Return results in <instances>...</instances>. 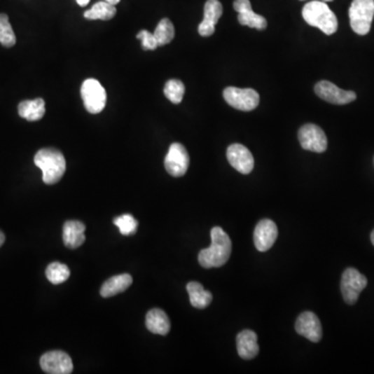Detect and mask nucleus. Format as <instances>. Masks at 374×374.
Instances as JSON below:
<instances>
[{"mask_svg": "<svg viewBox=\"0 0 374 374\" xmlns=\"http://www.w3.org/2000/svg\"><path fill=\"white\" fill-rule=\"evenodd\" d=\"M4 242H6V236H4V234L0 231V248H1V246L4 244Z\"/></svg>", "mask_w": 374, "mask_h": 374, "instance_id": "31", "label": "nucleus"}, {"mask_svg": "<svg viewBox=\"0 0 374 374\" xmlns=\"http://www.w3.org/2000/svg\"><path fill=\"white\" fill-rule=\"evenodd\" d=\"M298 141L303 149L322 153L328 148L326 133L317 125L306 124L298 130Z\"/></svg>", "mask_w": 374, "mask_h": 374, "instance_id": "8", "label": "nucleus"}, {"mask_svg": "<svg viewBox=\"0 0 374 374\" xmlns=\"http://www.w3.org/2000/svg\"><path fill=\"white\" fill-rule=\"evenodd\" d=\"M223 98L230 106L242 111H254L259 105V94L253 89L230 87L223 91Z\"/></svg>", "mask_w": 374, "mask_h": 374, "instance_id": "7", "label": "nucleus"}, {"mask_svg": "<svg viewBox=\"0 0 374 374\" xmlns=\"http://www.w3.org/2000/svg\"><path fill=\"white\" fill-rule=\"evenodd\" d=\"M105 1L109 2V4H113V6H117L121 0H105Z\"/></svg>", "mask_w": 374, "mask_h": 374, "instance_id": "32", "label": "nucleus"}, {"mask_svg": "<svg viewBox=\"0 0 374 374\" xmlns=\"http://www.w3.org/2000/svg\"><path fill=\"white\" fill-rule=\"evenodd\" d=\"M227 158L230 165L244 175H248L254 169V157L248 148L240 144H233L227 150Z\"/></svg>", "mask_w": 374, "mask_h": 374, "instance_id": "14", "label": "nucleus"}, {"mask_svg": "<svg viewBox=\"0 0 374 374\" xmlns=\"http://www.w3.org/2000/svg\"><path fill=\"white\" fill-rule=\"evenodd\" d=\"M34 165L43 173V181L48 186L57 183L66 172V159L61 151L53 148H45L36 152Z\"/></svg>", "mask_w": 374, "mask_h": 374, "instance_id": "2", "label": "nucleus"}, {"mask_svg": "<svg viewBox=\"0 0 374 374\" xmlns=\"http://www.w3.org/2000/svg\"><path fill=\"white\" fill-rule=\"evenodd\" d=\"M223 15V6L219 0H207L204 6V19L200 23L199 34L202 36H210L216 31L219 18Z\"/></svg>", "mask_w": 374, "mask_h": 374, "instance_id": "16", "label": "nucleus"}, {"mask_svg": "<svg viewBox=\"0 0 374 374\" xmlns=\"http://www.w3.org/2000/svg\"><path fill=\"white\" fill-rule=\"evenodd\" d=\"M303 18L309 25L317 27L328 36L335 34L338 29L336 15L328 8L326 2L321 0L308 2L303 8Z\"/></svg>", "mask_w": 374, "mask_h": 374, "instance_id": "3", "label": "nucleus"}, {"mask_svg": "<svg viewBox=\"0 0 374 374\" xmlns=\"http://www.w3.org/2000/svg\"><path fill=\"white\" fill-rule=\"evenodd\" d=\"M85 226L79 221H68L64 223L62 230V240L64 246L70 249H77L85 242Z\"/></svg>", "mask_w": 374, "mask_h": 374, "instance_id": "17", "label": "nucleus"}, {"mask_svg": "<svg viewBox=\"0 0 374 374\" xmlns=\"http://www.w3.org/2000/svg\"><path fill=\"white\" fill-rule=\"evenodd\" d=\"M153 34L155 36L158 47L165 46L173 41L174 36H175V27L169 19L163 18L157 25Z\"/></svg>", "mask_w": 374, "mask_h": 374, "instance_id": "24", "label": "nucleus"}, {"mask_svg": "<svg viewBox=\"0 0 374 374\" xmlns=\"http://www.w3.org/2000/svg\"><path fill=\"white\" fill-rule=\"evenodd\" d=\"M212 246L199 253L202 268H214L225 265L232 253V242L221 227H214L210 232Z\"/></svg>", "mask_w": 374, "mask_h": 374, "instance_id": "1", "label": "nucleus"}, {"mask_svg": "<svg viewBox=\"0 0 374 374\" xmlns=\"http://www.w3.org/2000/svg\"><path fill=\"white\" fill-rule=\"evenodd\" d=\"M46 277L50 283L53 285H60L68 280L70 277V270L66 264H62L61 262H53L49 264L48 268H46Z\"/></svg>", "mask_w": 374, "mask_h": 374, "instance_id": "25", "label": "nucleus"}, {"mask_svg": "<svg viewBox=\"0 0 374 374\" xmlns=\"http://www.w3.org/2000/svg\"><path fill=\"white\" fill-rule=\"evenodd\" d=\"M315 93L322 100L336 105L348 104L356 98L354 92L344 91V90L339 89L334 83L326 81H319L315 85Z\"/></svg>", "mask_w": 374, "mask_h": 374, "instance_id": "11", "label": "nucleus"}, {"mask_svg": "<svg viewBox=\"0 0 374 374\" xmlns=\"http://www.w3.org/2000/svg\"><path fill=\"white\" fill-rule=\"evenodd\" d=\"M113 223L119 228L120 232L124 236H131L135 234L137 226H139L137 219L133 218L131 214H123V216L115 219Z\"/></svg>", "mask_w": 374, "mask_h": 374, "instance_id": "28", "label": "nucleus"}, {"mask_svg": "<svg viewBox=\"0 0 374 374\" xmlns=\"http://www.w3.org/2000/svg\"><path fill=\"white\" fill-rule=\"evenodd\" d=\"M132 277L129 274L119 275V276L111 277L101 287L100 293L103 298H111L117 294L124 292L128 289L132 284Z\"/></svg>", "mask_w": 374, "mask_h": 374, "instance_id": "20", "label": "nucleus"}, {"mask_svg": "<svg viewBox=\"0 0 374 374\" xmlns=\"http://www.w3.org/2000/svg\"><path fill=\"white\" fill-rule=\"evenodd\" d=\"M45 111V101L42 98L22 101L18 106L19 116L31 122L42 119Z\"/></svg>", "mask_w": 374, "mask_h": 374, "instance_id": "21", "label": "nucleus"}, {"mask_svg": "<svg viewBox=\"0 0 374 374\" xmlns=\"http://www.w3.org/2000/svg\"><path fill=\"white\" fill-rule=\"evenodd\" d=\"M81 98L85 109L90 113H101L106 105V92L98 81L94 78L87 79L81 85Z\"/></svg>", "mask_w": 374, "mask_h": 374, "instance_id": "5", "label": "nucleus"}, {"mask_svg": "<svg viewBox=\"0 0 374 374\" xmlns=\"http://www.w3.org/2000/svg\"><path fill=\"white\" fill-rule=\"evenodd\" d=\"M41 368L49 374H69L73 371L72 359L62 350L48 352L41 356Z\"/></svg>", "mask_w": 374, "mask_h": 374, "instance_id": "10", "label": "nucleus"}, {"mask_svg": "<svg viewBox=\"0 0 374 374\" xmlns=\"http://www.w3.org/2000/svg\"><path fill=\"white\" fill-rule=\"evenodd\" d=\"M233 6L234 10L238 13V22L240 25L258 31H264L268 27L266 19L254 12L249 0H235Z\"/></svg>", "mask_w": 374, "mask_h": 374, "instance_id": "15", "label": "nucleus"}, {"mask_svg": "<svg viewBox=\"0 0 374 374\" xmlns=\"http://www.w3.org/2000/svg\"><path fill=\"white\" fill-rule=\"evenodd\" d=\"M371 242H373V244L374 246V230L373 231V233H371Z\"/></svg>", "mask_w": 374, "mask_h": 374, "instance_id": "33", "label": "nucleus"}, {"mask_svg": "<svg viewBox=\"0 0 374 374\" xmlns=\"http://www.w3.org/2000/svg\"><path fill=\"white\" fill-rule=\"evenodd\" d=\"M296 331L300 336L312 342H319L322 338V326L319 318L313 312L307 311L298 316Z\"/></svg>", "mask_w": 374, "mask_h": 374, "instance_id": "12", "label": "nucleus"}, {"mask_svg": "<svg viewBox=\"0 0 374 374\" xmlns=\"http://www.w3.org/2000/svg\"><path fill=\"white\" fill-rule=\"evenodd\" d=\"M163 93L172 103L179 104L183 100L186 87H184L182 81H178V79H171L165 83Z\"/></svg>", "mask_w": 374, "mask_h": 374, "instance_id": "26", "label": "nucleus"}, {"mask_svg": "<svg viewBox=\"0 0 374 374\" xmlns=\"http://www.w3.org/2000/svg\"><path fill=\"white\" fill-rule=\"evenodd\" d=\"M146 326L153 334L165 336L171 330V322L165 312L160 309H152L146 316Z\"/></svg>", "mask_w": 374, "mask_h": 374, "instance_id": "19", "label": "nucleus"}, {"mask_svg": "<svg viewBox=\"0 0 374 374\" xmlns=\"http://www.w3.org/2000/svg\"><path fill=\"white\" fill-rule=\"evenodd\" d=\"M321 1H324V2H330V1H333V0H321Z\"/></svg>", "mask_w": 374, "mask_h": 374, "instance_id": "34", "label": "nucleus"}, {"mask_svg": "<svg viewBox=\"0 0 374 374\" xmlns=\"http://www.w3.org/2000/svg\"><path fill=\"white\" fill-rule=\"evenodd\" d=\"M76 2L78 4V6H87L89 4L90 0H76Z\"/></svg>", "mask_w": 374, "mask_h": 374, "instance_id": "30", "label": "nucleus"}, {"mask_svg": "<svg viewBox=\"0 0 374 374\" xmlns=\"http://www.w3.org/2000/svg\"><path fill=\"white\" fill-rule=\"evenodd\" d=\"M191 304L197 309H205L212 302V292L206 291L199 282H191L186 286Z\"/></svg>", "mask_w": 374, "mask_h": 374, "instance_id": "22", "label": "nucleus"}, {"mask_svg": "<svg viewBox=\"0 0 374 374\" xmlns=\"http://www.w3.org/2000/svg\"><path fill=\"white\" fill-rule=\"evenodd\" d=\"M137 38L141 41V46L145 50H154L158 47L155 36L151 32L145 31H141L137 34Z\"/></svg>", "mask_w": 374, "mask_h": 374, "instance_id": "29", "label": "nucleus"}, {"mask_svg": "<svg viewBox=\"0 0 374 374\" xmlns=\"http://www.w3.org/2000/svg\"><path fill=\"white\" fill-rule=\"evenodd\" d=\"M350 27L360 36L370 32L374 17V0H354L349 11Z\"/></svg>", "mask_w": 374, "mask_h": 374, "instance_id": "4", "label": "nucleus"}, {"mask_svg": "<svg viewBox=\"0 0 374 374\" xmlns=\"http://www.w3.org/2000/svg\"><path fill=\"white\" fill-rule=\"evenodd\" d=\"M117 14V8L107 1L96 2L90 10L85 11V16L88 20H111Z\"/></svg>", "mask_w": 374, "mask_h": 374, "instance_id": "23", "label": "nucleus"}, {"mask_svg": "<svg viewBox=\"0 0 374 374\" xmlns=\"http://www.w3.org/2000/svg\"><path fill=\"white\" fill-rule=\"evenodd\" d=\"M165 167L167 173L173 177L186 175L189 167V155L183 145L172 144L165 158Z\"/></svg>", "mask_w": 374, "mask_h": 374, "instance_id": "9", "label": "nucleus"}, {"mask_svg": "<svg viewBox=\"0 0 374 374\" xmlns=\"http://www.w3.org/2000/svg\"><path fill=\"white\" fill-rule=\"evenodd\" d=\"M236 345L240 358L244 360H251L257 356L259 346L257 342V334L251 330H244L237 335Z\"/></svg>", "mask_w": 374, "mask_h": 374, "instance_id": "18", "label": "nucleus"}, {"mask_svg": "<svg viewBox=\"0 0 374 374\" xmlns=\"http://www.w3.org/2000/svg\"><path fill=\"white\" fill-rule=\"evenodd\" d=\"M367 279L354 268H347L341 279V292L346 304L354 305L358 300L361 292L366 288Z\"/></svg>", "mask_w": 374, "mask_h": 374, "instance_id": "6", "label": "nucleus"}, {"mask_svg": "<svg viewBox=\"0 0 374 374\" xmlns=\"http://www.w3.org/2000/svg\"><path fill=\"white\" fill-rule=\"evenodd\" d=\"M278 237V228L270 219H262L257 223L254 232V244L259 251H268Z\"/></svg>", "mask_w": 374, "mask_h": 374, "instance_id": "13", "label": "nucleus"}, {"mask_svg": "<svg viewBox=\"0 0 374 374\" xmlns=\"http://www.w3.org/2000/svg\"><path fill=\"white\" fill-rule=\"evenodd\" d=\"M0 44L8 48L16 44V36L6 14H0Z\"/></svg>", "mask_w": 374, "mask_h": 374, "instance_id": "27", "label": "nucleus"}]
</instances>
